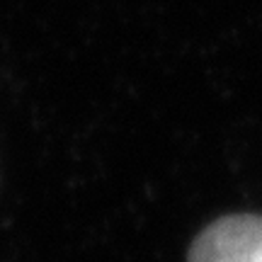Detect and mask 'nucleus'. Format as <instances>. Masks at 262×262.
<instances>
[{
  "instance_id": "f257e3e1",
  "label": "nucleus",
  "mask_w": 262,
  "mask_h": 262,
  "mask_svg": "<svg viewBox=\"0 0 262 262\" xmlns=\"http://www.w3.org/2000/svg\"><path fill=\"white\" fill-rule=\"evenodd\" d=\"M187 262H262V214H228L194 238Z\"/></svg>"
}]
</instances>
